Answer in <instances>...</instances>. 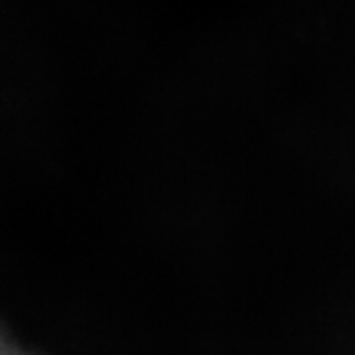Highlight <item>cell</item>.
<instances>
[{
  "label": "cell",
  "instance_id": "6da1fadb",
  "mask_svg": "<svg viewBox=\"0 0 355 355\" xmlns=\"http://www.w3.org/2000/svg\"><path fill=\"white\" fill-rule=\"evenodd\" d=\"M0 355H32V354H26V352H22L16 343L10 342V338H8L4 331L0 330Z\"/></svg>",
  "mask_w": 355,
  "mask_h": 355
}]
</instances>
